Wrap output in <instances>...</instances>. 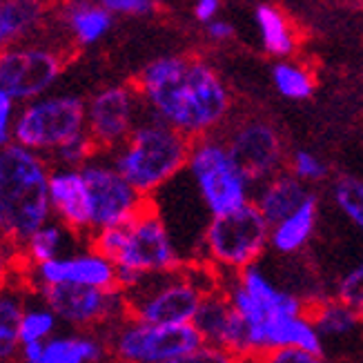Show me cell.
Here are the masks:
<instances>
[{"label": "cell", "instance_id": "cell-24", "mask_svg": "<svg viewBox=\"0 0 363 363\" xmlns=\"http://www.w3.org/2000/svg\"><path fill=\"white\" fill-rule=\"evenodd\" d=\"M60 18L74 40L83 47L99 43L112 27V13L89 0H67Z\"/></svg>", "mask_w": 363, "mask_h": 363}, {"label": "cell", "instance_id": "cell-12", "mask_svg": "<svg viewBox=\"0 0 363 363\" xmlns=\"http://www.w3.org/2000/svg\"><path fill=\"white\" fill-rule=\"evenodd\" d=\"M81 174L89 196L91 232L130 223L143 212L152 199H145L121 177L114 163L89 161L81 167Z\"/></svg>", "mask_w": 363, "mask_h": 363}, {"label": "cell", "instance_id": "cell-36", "mask_svg": "<svg viewBox=\"0 0 363 363\" xmlns=\"http://www.w3.org/2000/svg\"><path fill=\"white\" fill-rule=\"evenodd\" d=\"M13 99L0 91V150L7 147L13 138Z\"/></svg>", "mask_w": 363, "mask_h": 363}, {"label": "cell", "instance_id": "cell-31", "mask_svg": "<svg viewBox=\"0 0 363 363\" xmlns=\"http://www.w3.org/2000/svg\"><path fill=\"white\" fill-rule=\"evenodd\" d=\"M56 328V314L52 310H29L21 321V345L45 343Z\"/></svg>", "mask_w": 363, "mask_h": 363}, {"label": "cell", "instance_id": "cell-5", "mask_svg": "<svg viewBox=\"0 0 363 363\" xmlns=\"http://www.w3.org/2000/svg\"><path fill=\"white\" fill-rule=\"evenodd\" d=\"M189 150L192 140L187 136L150 116L114 152L112 163L138 194L154 199L161 187L185 172Z\"/></svg>", "mask_w": 363, "mask_h": 363}, {"label": "cell", "instance_id": "cell-29", "mask_svg": "<svg viewBox=\"0 0 363 363\" xmlns=\"http://www.w3.org/2000/svg\"><path fill=\"white\" fill-rule=\"evenodd\" d=\"M333 296H337L345 306H350L363 319V250L357 261L348 265V270L337 279Z\"/></svg>", "mask_w": 363, "mask_h": 363}, {"label": "cell", "instance_id": "cell-7", "mask_svg": "<svg viewBox=\"0 0 363 363\" xmlns=\"http://www.w3.org/2000/svg\"><path fill=\"white\" fill-rule=\"evenodd\" d=\"M185 172L210 218L241 210L255 199L257 183L232 156L220 134L192 140Z\"/></svg>", "mask_w": 363, "mask_h": 363}, {"label": "cell", "instance_id": "cell-19", "mask_svg": "<svg viewBox=\"0 0 363 363\" xmlns=\"http://www.w3.org/2000/svg\"><path fill=\"white\" fill-rule=\"evenodd\" d=\"M308 312L323 341V352H328V348H348L363 343V319L337 296L325 294L314 298Z\"/></svg>", "mask_w": 363, "mask_h": 363}, {"label": "cell", "instance_id": "cell-40", "mask_svg": "<svg viewBox=\"0 0 363 363\" xmlns=\"http://www.w3.org/2000/svg\"><path fill=\"white\" fill-rule=\"evenodd\" d=\"M350 363H363V361H350Z\"/></svg>", "mask_w": 363, "mask_h": 363}, {"label": "cell", "instance_id": "cell-6", "mask_svg": "<svg viewBox=\"0 0 363 363\" xmlns=\"http://www.w3.org/2000/svg\"><path fill=\"white\" fill-rule=\"evenodd\" d=\"M270 250V223L255 203L245 208L212 216L203 228L196 263L210 267L218 279L234 277L259 265Z\"/></svg>", "mask_w": 363, "mask_h": 363}, {"label": "cell", "instance_id": "cell-16", "mask_svg": "<svg viewBox=\"0 0 363 363\" xmlns=\"http://www.w3.org/2000/svg\"><path fill=\"white\" fill-rule=\"evenodd\" d=\"M27 277H34L31 288L52 286V283H74V286H87L99 290H118L116 265L91 250L78 257H58L54 261L36 265Z\"/></svg>", "mask_w": 363, "mask_h": 363}, {"label": "cell", "instance_id": "cell-15", "mask_svg": "<svg viewBox=\"0 0 363 363\" xmlns=\"http://www.w3.org/2000/svg\"><path fill=\"white\" fill-rule=\"evenodd\" d=\"M138 91L112 85L96 91L87 103V134L99 152H116L138 125Z\"/></svg>", "mask_w": 363, "mask_h": 363}, {"label": "cell", "instance_id": "cell-22", "mask_svg": "<svg viewBox=\"0 0 363 363\" xmlns=\"http://www.w3.org/2000/svg\"><path fill=\"white\" fill-rule=\"evenodd\" d=\"M47 0H5L0 5V52L18 47L40 27Z\"/></svg>", "mask_w": 363, "mask_h": 363}, {"label": "cell", "instance_id": "cell-11", "mask_svg": "<svg viewBox=\"0 0 363 363\" xmlns=\"http://www.w3.org/2000/svg\"><path fill=\"white\" fill-rule=\"evenodd\" d=\"M47 310L56 314V319L67 321L81 330L114 328L123 319H128L125 294L121 290H99L74 283H52V286H36Z\"/></svg>", "mask_w": 363, "mask_h": 363}, {"label": "cell", "instance_id": "cell-17", "mask_svg": "<svg viewBox=\"0 0 363 363\" xmlns=\"http://www.w3.org/2000/svg\"><path fill=\"white\" fill-rule=\"evenodd\" d=\"M194 328L201 335L203 343H210V345H216V348L234 352L245 361L250 359L245 325L239 314H236V310L232 308V303L228 301L225 292L220 290V283L203 301L194 319Z\"/></svg>", "mask_w": 363, "mask_h": 363}, {"label": "cell", "instance_id": "cell-21", "mask_svg": "<svg viewBox=\"0 0 363 363\" xmlns=\"http://www.w3.org/2000/svg\"><path fill=\"white\" fill-rule=\"evenodd\" d=\"M312 192H314L312 187L298 183L294 177H290L288 172L283 169L279 174L265 179L257 185L252 203L257 205V210L263 214L267 223L274 225L288 214H292Z\"/></svg>", "mask_w": 363, "mask_h": 363}, {"label": "cell", "instance_id": "cell-28", "mask_svg": "<svg viewBox=\"0 0 363 363\" xmlns=\"http://www.w3.org/2000/svg\"><path fill=\"white\" fill-rule=\"evenodd\" d=\"M286 172L306 187H317L330 179V167L319 154L310 150H292L286 161Z\"/></svg>", "mask_w": 363, "mask_h": 363}, {"label": "cell", "instance_id": "cell-39", "mask_svg": "<svg viewBox=\"0 0 363 363\" xmlns=\"http://www.w3.org/2000/svg\"><path fill=\"white\" fill-rule=\"evenodd\" d=\"M9 277H11V265H9V257L5 247L0 245V292L7 290L9 286Z\"/></svg>", "mask_w": 363, "mask_h": 363}, {"label": "cell", "instance_id": "cell-23", "mask_svg": "<svg viewBox=\"0 0 363 363\" xmlns=\"http://www.w3.org/2000/svg\"><path fill=\"white\" fill-rule=\"evenodd\" d=\"M105 359H109L105 335L89 333L45 341L43 354L36 363H103Z\"/></svg>", "mask_w": 363, "mask_h": 363}, {"label": "cell", "instance_id": "cell-1", "mask_svg": "<svg viewBox=\"0 0 363 363\" xmlns=\"http://www.w3.org/2000/svg\"><path fill=\"white\" fill-rule=\"evenodd\" d=\"M134 89L152 118L189 140L220 134L230 121L232 94L208 60L161 56L140 69Z\"/></svg>", "mask_w": 363, "mask_h": 363}, {"label": "cell", "instance_id": "cell-32", "mask_svg": "<svg viewBox=\"0 0 363 363\" xmlns=\"http://www.w3.org/2000/svg\"><path fill=\"white\" fill-rule=\"evenodd\" d=\"M245 363H333L328 354L323 352H308L298 348H281V350H270L261 352L257 357L247 359Z\"/></svg>", "mask_w": 363, "mask_h": 363}, {"label": "cell", "instance_id": "cell-33", "mask_svg": "<svg viewBox=\"0 0 363 363\" xmlns=\"http://www.w3.org/2000/svg\"><path fill=\"white\" fill-rule=\"evenodd\" d=\"M169 363H245V359H241L234 352H228L223 348H216V345L201 343L192 352H187Z\"/></svg>", "mask_w": 363, "mask_h": 363}, {"label": "cell", "instance_id": "cell-38", "mask_svg": "<svg viewBox=\"0 0 363 363\" xmlns=\"http://www.w3.org/2000/svg\"><path fill=\"white\" fill-rule=\"evenodd\" d=\"M218 9H220V0H196V3H194V16H196V21H201L205 25L216 18Z\"/></svg>", "mask_w": 363, "mask_h": 363}, {"label": "cell", "instance_id": "cell-41", "mask_svg": "<svg viewBox=\"0 0 363 363\" xmlns=\"http://www.w3.org/2000/svg\"><path fill=\"white\" fill-rule=\"evenodd\" d=\"M112 363H116V361H112Z\"/></svg>", "mask_w": 363, "mask_h": 363}, {"label": "cell", "instance_id": "cell-13", "mask_svg": "<svg viewBox=\"0 0 363 363\" xmlns=\"http://www.w3.org/2000/svg\"><path fill=\"white\" fill-rule=\"evenodd\" d=\"M65 65L67 56L54 47H11L0 52V91L13 101H36L58 81Z\"/></svg>", "mask_w": 363, "mask_h": 363}, {"label": "cell", "instance_id": "cell-37", "mask_svg": "<svg viewBox=\"0 0 363 363\" xmlns=\"http://www.w3.org/2000/svg\"><path fill=\"white\" fill-rule=\"evenodd\" d=\"M205 31H208V36L216 43H223V40H230L234 36V27L223 21V18H214L205 25Z\"/></svg>", "mask_w": 363, "mask_h": 363}, {"label": "cell", "instance_id": "cell-2", "mask_svg": "<svg viewBox=\"0 0 363 363\" xmlns=\"http://www.w3.org/2000/svg\"><path fill=\"white\" fill-rule=\"evenodd\" d=\"M220 290L245 325L250 359L281 348L323 352V341L310 319L308 301L277 281L261 263L220 279Z\"/></svg>", "mask_w": 363, "mask_h": 363}, {"label": "cell", "instance_id": "cell-3", "mask_svg": "<svg viewBox=\"0 0 363 363\" xmlns=\"http://www.w3.org/2000/svg\"><path fill=\"white\" fill-rule=\"evenodd\" d=\"M50 174L40 154L18 143L0 150V245L9 259L50 220Z\"/></svg>", "mask_w": 363, "mask_h": 363}, {"label": "cell", "instance_id": "cell-10", "mask_svg": "<svg viewBox=\"0 0 363 363\" xmlns=\"http://www.w3.org/2000/svg\"><path fill=\"white\" fill-rule=\"evenodd\" d=\"M101 335L116 363H169L203 343L194 325H150L134 319H123Z\"/></svg>", "mask_w": 363, "mask_h": 363}, {"label": "cell", "instance_id": "cell-8", "mask_svg": "<svg viewBox=\"0 0 363 363\" xmlns=\"http://www.w3.org/2000/svg\"><path fill=\"white\" fill-rule=\"evenodd\" d=\"M185 263L154 199L130 223L121 225V247L114 257L121 292H130L147 277L177 272Z\"/></svg>", "mask_w": 363, "mask_h": 363}, {"label": "cell", "instance_id": "cell-14", "mask_svg": "<svg viewBox=\"0 0 363 363\" xmlns=\"http://www.w3.org/2000/svg\"><path fill=\"white\" fill-rule=\"evenodd\" d=\"M230 152L257 185L286 169L288 150L281 132L270 121L247 116L230 123L220 132Z\"/></svg>", "mask_w": 363, "mask_h": 363}, {"label": "cell", "instance_id": "cell-9", "mask_svg": "<svg viewBox=\"0 0 363 363\" xmlns=\"http://www.w3.org/2000/svg\"><path fill=\"white\" fill-rule=\"evenodd\" d=\"M87 132V105L78 96H40L13 121V140L29 152H56Z\"/></svg>", "mask_w": 363, "mask_h": 363}, {"label": "cell", "instance_id": "cell-4", "mask_svg": "<svg viewBox=\"0 0 363 363\" xmlns=\"http://www.w3.org/2000/svg\"><path fill=\"white\" fill-rule=\"evenodd\" d=\"M220 279L196 261L181 270L147 277L125 294L128 319L150 325H194L196 314Z\"/></svg>", "mask_w": 363, "mask_h": 363}, {"label": "cell", "instance_id": "cell-35", "mask_svg": "<svg viewBox=\"0 0 363 363\" xmlns=\"http://www.w3.org/2000/svg\"><path fill=\"white\" fill-rule=\"evenodd\" d=\"M99 5L109 13L123 16H145L152 13L156 7V0H99Z\"/></svg>", "mask_w": 363, "mask_h": 363}, {"label": "cell", "instance_id": "cell-20", "mask_svg": "<svg viewBox=\"0 0 363 363\" xmlns=\"http://www.w3.org/2000/svg\"><path fill=\"white\" fill-rule=\"evenodd\" d=\"M321 218V199L312 192L298 208L270 225V250L279 257H296L312 243Z\"/></svg>", "mask_w": 363, "mask_h": 363}, {"label": "cell", "instance_id": "cell-34", "mask_svg": "<svg viewBox=\"0 0 363 363\" xmlns=\"http://www.w3.org/2000/svg\"><path fill=\"white\" fill-rule=\"evenodd\" d=\"M21 359V328L0 323V363H16Z\"/></svg>", "mask_w": 363, "mask_h": 363}, {"label": "cell", "instance_id": "cell-25", "mask_svg": "<svg viewBox=\"0 0 363 363\" xmlns=\"http://www.w3.org/2000/svg\"><path fill=\"white\" fill-rule=\"evenodd\" d=\"M257 29L261 36L263 50L277 56L279 60H286L296 52V34L292 25L288 23L286 13L274 5H259L255 11Z\"/></svg>", "mask_w": 363, "mask_h": 363}, {"label": "cell", "instance_id": "cell-30", "mask_svg": "<svg viewBox=\"0 0 363 363\" xmlns=\"http://www.w3.org/2000/svg\"><path fill=\"white\" fill-rule=\"evenodd\" d=\"M99 154L96 145H94V140L89 138V134H81L76 136L69 143H65L62 147H58L54 152V159L56 163L62 167V169H81L83 165H87L94 156Z\"/></svg>", "mask_w": 363, "mask_h": 363}, {"label": "cell", "instance_id": "cell-18", "mask_svg": "<svg viewBox=\"0 0 363 363\" xmlns=\"http://www.w3.org/2000/svg\"><path fill=\"white\" fill-rule=\"evenodd\" d=\"M50 203L52 212L60 218V225L74 236L91 234L89 196L81 169H54L50 174Z\"/></svg>", "mask_w": 363, "mask_h": 363}, {"label": "cell", "instance_id": "cell-26", "mask_svg": "<svg viewBox=\"0 0 363 363\" xmlns=\"http://www.w3.org/2000/svg\"><path fill=\"white\" fill-rule=\"evenodd\" d=\"M272 85L288 101H308L314 94V74L292 58L277 60L272 65Z\"/></svg>", "mask_w": 363, "mask_h": 363}, {"label": "cell", "instance_id": "cell-27", "mask_svg": "<svg viewBox=\"0 0 363 363\" xmlns=\"http://www.w3.org/2000/svg\"><path fill=\"white\" fill-rule=\"evenodd\" d=\"M330 199L337 212L363 236V179L339 177L330 185Z\"/></svg>", "mask_w": 363, "mask_h": 363}]
</instances>
